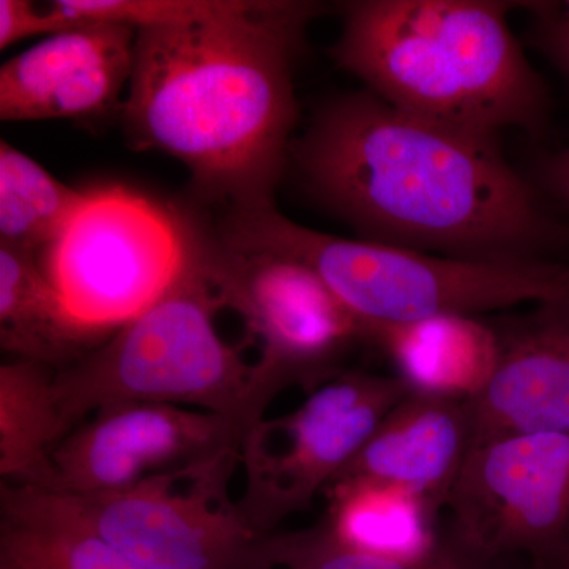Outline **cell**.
<instances>
[{
	"instance_id": "obj_1",
	"label": "cell",
	"mask_w": 569,
	"mask_h": 569,
	"mask_svg": "<svg viewBox=\"0 0 569 569\" xmlns=\"http://www.w3.org/2000/svg\"><path fill=\"white\" fill-rule=\"evenodd\" d=\"M313 200L366 241L462 260H538L556 236L498 138L343 93L291 146Z\"/></svg>"
},
{
	"instance_id": "obj_2",
	"label": "cell",
	"mask_w": 569,
	"mask_h": 569,
	"mask_svg": "<svg viewBox=\"0 0 569 569\" xmlns=\"http://www.w3.org/2000/svg\"><path fill=\"white\" fill-rule=\"evenodd\" d=\"M321 6L241 0L208 20L140 29L121 108L133 149L167 153L227 212L274 204L298 102L293 63Z\"/></svg>"
},
{
	"instance_id": "obj_3",
	"label": "cell",
	"mask_w": 569,
	"mask_h": 569,
	"mask_svg": "<svg viewBox=\"0 0 569 569\" xmlns=\"http://www.w3.org/2000/svg\"><path fill=\"white\" fill-rule=\"evenodd\" d=\"M512 3L492 0H356L342 9L331 48L366 91L481 137L538 130L545 82L508 22Z\"/></svg>"
},
{
	"instance_id": "obj_4",
	"label": "cell",
	"mask_w": 569,
	"mask_h": 569,
	"mask_svg": "<svg viewBox=\"0 0 569 569\" xmlns=\"http://www.w3.org/2000/svg\"><path fill=\"white\" fill-rule=\"evenodd\" d=\"M216 234L309 266L362 325L366 342L370 329L381 326L477 317L569 295V261L462 260L337 238L287 219L274 204L224 213Z\"/></svg>"
},
{
	"instance_id": "obj_5",
	"label": "cell",
	"mask_w": 569,
	"mask_h": 569,
	"mask_svg": "<svg viewBox=\"0 0 569 569\" xmlns=\"http://www.w3.org/2000/svg\"><path fill=\"white\" fill-rule=\"evenodd\" d=\"M223 310L204 264V227L186 212L181 269L159 299L99 346L56 372L70 429L116 402L171 403L238 419L252 410L253 365L217 329Z\"/></svg>"
},
{
	"instance_id": "obj_6",
	"label": "cell",
	"mask_w": 569,
	"mask_h": 569,
	"mask_svg": "<svg viewBox=\"0 0 569 569\" xmlns=\"http://www.w3.org/2000/svg\"><path fill=\"white\" fill-rule=\"evenodd\" d=\"M186 254V212L121 186L97 187L40 253L67 313L97 342L168 290Z\"/></svg>"
},
{
	"instance_id": "obj_7",
	"label": "cell",
	"mask_w": 569,
	"mask_h": 569,
	"mask_svg": "<svg viewBox=\"0 0 569 569\" xmlns=\"http://www.w3.org/2000/svg\"><path fill=\"white\" fill-rule=\"evenodd\" d=\"M204 264L223 310L241 318L260 348L250 392L258 421L283 389L318 387L366 342L362 325L301 261L228 244L204 228Z\"/></svg>"
},
{
	"instance_id": "obj_8",
	"label": "cell",
	"mask_w": 569,
	"mask_h": 569,
	"mask_svg": "<svg viewBox=\"0 0 569 569\" xmlns=\"http://www.w3.org/2000/svg\"><path fill=\"white\" fill-rule=\"evenodd\" d=\"M238 463L241 451L233 449L108 496L43 492L63 515L149 569H276L269 535L254 530L231 500Z\"/></svg>"
},
{
	"instance_id": "obj_9",
	"label": "cell",
	"mask_w": 569,
	"mask_h": 569,
	"mask_svg": "<svg viewBox=\"0 0 569 569\" xmlns=\"http://www.w3.org/2000/svg\"><path fill=\"white\" fill-rule=\"evenodd\" d=\"M408 392L397 377L339 372L290 413L250 427L241 443L244 490L238 500L247 522L271 535L309 507Z\"/></svg>"
},
{
	"instance_id": "obj_10",
	"label": "cell",
	"mask_w": 569,
	"mask_h": 569,
	"mask_svg": "<svg viewBox=\"0 0 569 569\" xmlns=\"http://www.w3.org/2000/svg\"><path fill=\"white\" fill-rule=\"evenodd\" d=\"M445 508L467 559L526 553L550 569L569 552V433H522L471 449Z\"/></svg>"
},
{
	"instance_id": "obj_11",
	"label": "cell",
	"mask_w": 569,
	"mask_h": 569,
	"mask_svg": "<svg viewBox=\"0 0 569 569\" xmlns=\"http://www.w3.org/2000/svg\"><path fill=\"white\" fill-rule=\"evenodd\" d=\"M238 419L157 402L100 407L63 438L51 460L44 492L97 497L122 492L146 479L241 451Z\"/></svg>"
},
{
	"instance_id": "obj_12",
	"label": "cell",
	"mask_w": 569,
	"mask_h": 569,
	"mask_svg": "<svg viewBox=\"0 0 569 569\" xmlns=\"http://www.w3.org/2000/svg\"><path fill=\"white\" fill-rule=\"evenodd\" d=\"M137 33L122 24L78 26L9 59L0 69V119H88L121 111Z\"/></svg>"
},
{
	"instance_id": "obj_13",
	"label": "cell",
	"mask_w": 569,
	"mask_h": 569,
	"mask_svg": "<svg viewBox=\"0 0 569 569\" xmlns=\"http://www.w3.org/2000/svg\"><path fill=\"white\" fill-rule=\"evenodd\" d=\"M497 335L496 370L470 399L475 447L522 433H569V295L533 306Z\"/></svg>"
},
{
	"instance_id": "obj_14",
	"label": "cell",
	"mask_w": 569,
	"mask_h": 569,
	"mask_svg": "<svg viewBox=\"0 0 569 569\" xmlns=\"http://www.w3.org/2000/svg\"><path fill=\"white\" fill-rule=\"evenodd\" d=\"M473 447L470 399L410 391L332 485H388L441 509Z\"/></svg>"
},
{
	"instance_id": "obj_15",
	"label": "cell",
	"mask_w": 569,
	"mask_h": 569,
	"mask_svg": "<svg viewBox=\"0 0 569 569\" xmlns=\"http://www.w3.org/2000/svg\"><path fill=\"white\" fill-rule=\"evenodd\" d=\"M367 343L385 351L397 378L421 395L473 399L496 370L497 329L477 317L447 316L370 329Z\"/></svg>"
},
{
	"instance_id": "obj_16",
	"label": "cell",
	"mask_w": 569,
	"mask_h": 569,
	"mask_svg": "<svg viewBox=\"0 0 569 569\" xmlns=\"http://www.w3.org/2000/svg\"><path fill=\"white\" fill-rule=\"evenodd\" d=\"M328 493L323 526L348 548L403 565L427 563L443 549L440 508L417 493L370 481L336 482Z\"/></svg>"
},
{
	"instance_id": "obj_17",
	"label": "cell",
	"mask_w": 569,
	"mask_h": 569,
	"mask_svg": "<svg viewBox=\"0 0 569 569\" xmlns=\"http://www.w3.org/2000/svg\"><path fill=\"white\" fill-rule=\"evenodd\" d=\"M99 343L71 320L39 257L0 246V347L6 353L61 370Z\"/></svg>"
},
{
	"instance_id": "obj_18",
	"label": "cell",
	"mask_w": 569,
	"mask_h": 569,
	"mask_svg": "<svg viewBox=\"0 0 569 569\" xmlns=\"http://www.w3.org/2000/svg\"><path fill=\"white\" fill-rule=\"evenodd\" d=\"M56 372L31 359L10 358L0 366V475L7 486L43 489L52 455L71 432Z\"/></svg>"
},
{
	"instance_id": "obj_19",
	"label": "cell",
	"mask_w": 569,
	"mask_h": 569,
	"mask_svg": "<svg viewBox=\"0 0 569 569\" xmlns=\"http://www.w3.org/2000/svg\"><path fill=\"white\" fill-rule=\"evenodd\" d=\"M0 557L22 569H149L63 515L43 490L2 486Z\"/></svg>"
},
{
	"instance_id": "obj_20",
	"label": "cell",
	"mask_w": 569,
	"mask_h": 569,
	"mask_svg": "<svg viewBox=\"0 0 569 569\" xmlns=\"http://www.w3.org/2000/svg\"><path fill=\"white\" fill-rule=\"evenodd\" d=\"M89 192L59 181L31 156L0 141V246L40 257Z\"/></svg>"
},
{
	"instance_id": "obj_21",
	"label": "cell",
	"mask_w": 569,
	"mask_h": 569,
	"mask_svg": "<svg viewBox=\"0 0 569 569\" xmlns=\"http://www.w3.org/2000/svg\"><path fill=\"white\" fill-rule=\"evenodd\" d=\"M268 548L276 569H466L468 560L455 546L445 545L427 563H397L348 548L323 523L309 530L274 531L269 535Z\"/></svg>"
},
{
	"instance_id": "obj_22",
	"label": "cell",
	"mask_w": 569,
	"mask_h": 569,
	"mask_svg": "<svg viewBox=\"0 0 569 569\" xmlns=\"http://www.w3.org/2000/svg\"><path fill=\"white\" fill-rule=\"evenodd\" d=\"M69 26L56 13L51 3L31 0H0V50L32 37L56 36L69 31Z\"/></svg>"
},
{
	"instance_id": "obj_23",
	"label": "cell",
	"mask_w": 569,
	"mask_h": 569,
	"mask_svg": "<svg viewBox=\"0 0 569 569\" xmlns=\"http://www.w3.org/2000/svg\"><path fill=\"white\" fill-rule=\"evenodd\" d=\"M531 6L537 11L539 41L569 77V0Z\"/></svg>"
},
{
	"instance_id": "obj_24",
	"label": "cell",
	"mask_w": 569,
	"mask_h": 569,
	"mask_svg": "<svg viewBox=\"0 0 569 569\" xmlns=\"http://www.w3.org/2000/svg\"><path fill=\"white\" fill-rule=\"evenodd\" d=\"M541 173L546 186L569 208V146L549 157Z\"/></svg>"
},
{
	"instance_id": "obj_25",
	"label": "cell",
	"mask_w": 569,
	"mask_h": 569,
	"mask_svg": "<svg viewBox=\"0 0 569 569\" xmlns=\"http://www.w3.org/2000/svg\"><path fill=\"white\" fill-rule=\"evenodd\" d=\"M550 569H569V552L559 561V563L553 565Z\"/></svg>"
},
{
	"instance_id": "obj_26",
	"label": "cell",
	"mask_w": 569,
	"mask_h": 569,
	"mask_svg": "<svg viewBox=\"0 0 569 569\" xmlns=\"http://www.w3.org/2000/svg\"><path fill=\"white\" fill-rule=\"evenodd\" d=\"M22 569V568H21Z\"/></svg>"
}]
</instances>
